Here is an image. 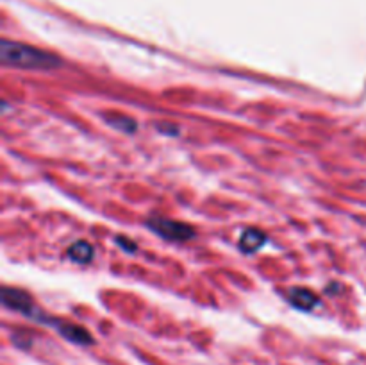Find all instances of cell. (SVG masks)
<instances>
[{
	"mask_svg": "<svg viewBox=\"0 0 366 365\" xmlns=\"http://www.w3.org/2000/svg\"><path fill=\"white\" fill-rule=\"evenodd\" d=\"M266 240H268V238H266V235L263 233L261 229H245L240 237V249L245 255H252V253H256L257 249H261V247L265 246Z\"/></svg>",
	"mask_w": 366,
	"mask_h": 365,
	"instance_id": "5",
	"label": "cell"
},
{
	"mask_svg": "<svg viewBox=\"0 0 366 365\" xmlns=\"http://www.w3.org/2000/svg\"><path fill=\"white\" fill-rule=\"evenodd\" d=\"M116 244L120 247H122L123 251L127 253H136V249H138V246H136L134 242H132L131 238H125V237H116Z\"/></svg>",
	"mask_w": 366,
	"mask_h": 365,
	"instance_id": "9",
	"label": "cell"
},
{
	"mask_svg": "<svg viewBox=\"0 0 366 365\" xmlns=\"http://www.w3.org/2000/svg\"><path fill=\"white\" fill-rule=\"evenodd\" d=\"M104 120L110 124L111 128L122 132H136V129H138L136 120L132 117H127V115L122 113H104Z\"/></svg>",
	"mask_w": 366,
	"mask_h": 365,
	"instance_id": "8",
	"label": "cell"
},
{
	"mask_svg": "<svg viewBox=\"0 0 366 365\" xmlns=\"http://www.w3.org/2000/svg\"><path fill=\"white\" fill-rule=\"evenodd\" d=\"M289 303L295 306V308L302 310V312H309L313 310L316 304H318V297L316 294H313L307 288H293L288 295Z\"/></svg>",
	"mask_w": 366,
	"mask_h": 365,
	"instance_id": "6",
	"label": "cell"
},
{
	"mask_svg": "<svg viewBox=\"0 0 366 365\" xmlns=\"http://www.w3.org/2000/svg\"><path fill=\"white\" fill-rule=\"evenodd\" d=\"M54 328H56V330L59 331V335H61V337H65L68 342H74V344H77V346H92V344L95 342V340H93V337H92V333H90L88 330H84L83 326L57 321Z\"/></svg>",
	"mask_w": 366,
	"mask_h": 365,
	"instance_id": "4",
	"label": "cell"
},
{
	"mask_svg": "<svg viewBox=\"0 0 366 365\" xmlns=\"http://www.w3.org/2000/svg\"><path fill=\"white\" fill-rule=\"evenodd\" d=\"M147 228L152 233L159 235L168 242H187L196 235L195 229L190 224H184L179 220L165 219V217H152L147 220Z\"/></svg>",
	"mask_w": 366,
	"mask_h": 365,
	"instance_id": "3",
	"label": "cell"
},
{
	"mask_svg": "<svg viewBox=\"0 0 366 365\" xmlns=\"http://www.w3.org/2000/svg\"><path fill=\"white\" fill-rule=\"evenodd\" d=\"M0 61L20 70H52L61 65V59L52 52L11 40L0 41Z\"/></svg>",
	"mask_w": 366,
	"mask_h": 365,
	"instance_id": "1",
	"label": "cell"
},
{
	"mask_svg": "<svg viewBox=\"0 0 366 365\" xmlns=\"http://www.w3.org/2000/svg\"><path fill=\"white\" fill-rule=\"evenodd\" d=\"M95 256V251H93V246L86 240H79V242H74L70 247H68V258L75 264H90Z\"/></svg>",
	"mask_w": 366,
	"mask_h": 365,
	"instance_id": "7",
	"label": "cell"
},
{
	"mask_svg": "<svg viewBox=\"0 0 366 365\" xmlns=\"http://www.w3.org/2000/svg\"><path fill=\"white\" fill-rule=\"evenodd\" d=\"M2 303L8 308L14 310V312L22 313V315L29 317L32 321L36 322H45V324L56 326L57 321L54 319H48L43 312H39L38 308L32 303L31 295L26 294L23 290H18V288H11V286H4L2 288Z\"/></svg>",
	"mask_w": 366,
	"mask_h": 365,
	"instance_id": "2",
	"label": "cell"
}]
</instances>
